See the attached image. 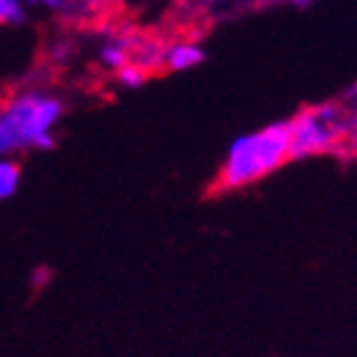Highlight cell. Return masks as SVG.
I'll list each match as a JSON object with an SVG mask.
<instances>
[{
  "mask_svg": "<svg viewBox=\"0 0 357 357\" xmlns=\"http://www.w3.org/2000/svg\"><path fill=\"white\" fill-rule=\"evenodd\" d=\"M208 3H213V0H178V6L185 10H205Z\"/></svg>",
  "mask_w": 357,
  "mask_h": 357,
  "instance_id": "52a82bcc",
  "label": "cell"
},
{
  "mask_svg": "<svg viewBox=\"0 0 357 357\" xmlns=\"http://www.w3.org/2000/svg\"><path fill=\"white\" fill-rule=\"evenodd\" d=\"M20 173H23V165L18 160H0V200H6L15 192Z\"/></svg>",
  "mask_w": 357,
  "mask_h": 357,
  "instance_id": "5b68a950",
  "label": "cell"
},
{
  "mask_svg": "<svg viewBox=\"0 0 357 357\" xmlns=\"http://www.w3.org/2000/svg\"><path fill=\"white\" fill-rule=\"evenodd\" d=\"M30 3H40V0H30Z\"/></svg>",
  "mask_w": 357,
  "mask_h": 357,
  "instance_id": "9c48e42d",
  "label": "cell"
},
{
  "mask_svg": "<svg viewBox=\"0 0 357 357\" xmlns=\"http://www.w3.org/2000/svg\"><path fill=\"white\" fill-rule=\"evenodd\" d=\"M203 60L205 53L197 48L195 43H170V48L165 50V58H162V75L192 68L197 63H203Z\"/></svg>",
  "mask_w": 357,
  "mask_h": 357,
  "instance_id": "277c9868",
  "label": "cell"
},
{
  "mask_svg": "<svg viewBox=\"0 0 357 357\" xmlns=\"http://www.w3.org/2000/svg\"><path fill=\"white\" fill-rule=\"evenodd\" d=\"M290 3H298V6H303V3H310V0H290Z\"/></svg>",
  "mask_w": 357,
  "mask_h": 357,
  "instance_id": "ba28073f",
  "label": "cell"
},
{
  "mask_svg": "<svg viewBox=\"0 0 357 357\" xmlns=\"http://www.w3.org/2000/svg\"><path fill=\"white\" fill-rule=\"evenodd\" d=\"M63 113L58 98L43 93H13L6 113L0 115V155L28 148H53L50 128Z\"/></svg>",
  "mask_w": 357,
  "mask_h": 357,
  "instance_id": "3957f363",
  "label": "cell"
},
{
  "mask_svg": "<svg viewBox=\"0 0 357 357\" xmlns=\"http://www.w3.org/2000/svg\"><path fill=\"white\" fill-rule=\"evenodd\" d=\"M23 8L20 0H0V23H20Z\"/></svg>",
  "mask_w": 357,
  "mask_h": 357,
  "instance_id": "8992f818",
  "label": "cell"
},
{
  "mask_svg": "<svg viewBox=\"0 0 357 357\" xmlns=\"http://www.w3.org/2000/svg\"><path fill=\"white\" fill-rule=\"evenodd\" d=\"M287 162H290V123L282 120L250 135L238 137L220 170L213 175V180L203 190V197L215 200L232 190L248 188L257 180L268 178L275 170H280Z\"/></svg>",
  "mask_w": 357,
  "mask_h": 357,
  "instance_id": "6da1fadb",
  "label": "cell"
},
{
  "mask_svg": "<svg viewBox=\"0 0 357 357\" xmlns=\"http://www.w3.org/2000/svg\"><path fill=\"white\" fill-rule=\"evenodd\" d=\"M290 160L312 155L355 158V100H328L303 105L290 120Z\"/></svg>",
  "mask_w": 357,
  "mask_h": 357,
  "instance_id": "7a4b0ae2",
  "label": "cell"
}]
</instances>
